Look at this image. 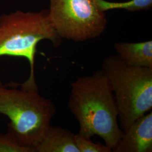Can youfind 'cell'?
Wrapping results in <instances>:
<instances>
[{"instance_id":"3957f363","label":"cell","mask_w":152,"mask_h":152,"mask_svg":"<svg viewBox=\"0 0 152 152\" xmlns=\"http://www.w3.org/2000/svg\"><path fill=\"white\" fill-rule=\"evenodd\" d=\"M55 113L54 104L38 90L9 87L0 81V114L7 117V131L23 145L35 148Z\"/></svg>"},{"instance_id":"ba28073f","label":"cell","mask_w":152,"mask_h":152,"mask_svg":"<svg viewBox=\"0 0 152 152\" xmlns=\"http://www.w3.org/2000/svg\"><path fill=\"white\" fill-rule=\"evenodd\" d=\"M114 48L126 64L152 68V41L140 42H117Z\"/></svg>"},{"instance_id":"30bf717a","label":"cell","mask_w":152,"mask_h":152,"mask_svg":"<svg viewBox=\"0 0 152 152\" xmlns=\"http://www.w3.org/2000/svg\"><path fill=\"white\" fill-rule=\"evenodd\" d=\"M0 152H36L35 148L22 144L11 132L0 134Z\"/></svg>"},{"instance_id":"52a82bcc","label":"cell","mask_w":152,"mask_h":152,"mask_svg":"<svg viewBox=\"0 0 152 152\" xmlns=\"http://www.w3.org/2000/svg\"><path fill=\"white\" fill-rule=\"evenodd\" d=\"M36 152H80L71 131L50 125L43 137L35 147Z\"/></svg>"},{"instance_id":"9c48e42d","label":"cell","mask_w":152,"mask_h":152,"mask_svg":"<svg viewBox=\"0 0 152 152\" xmlns=\"http://www.w3.org/2000/svg\"><path fill=\"white\" fill-rule=\"evenodd\" d=\"M100 10L103 12L113 10L123 9L129 11L151 10L152 0H130L125 2H109L105 0H93Z\"/></svg>"},{"instance_id":"5b68a950","label":"cell","mask_w":152,"mask_h":152,"mask_svg":"<svg viewBox=\"0 0 152 152\" xmlns=\"http://www.w3.org/2000/svg\"><path fill=\"white\" fill-rule=\"evenodd\" d=\"M49 19L60 38L85 42L100 36L107 20L93 0H50Z\"/></svg>"},{"instance_id":"6da1fadb","label":"cell","mask_w":152,"mask_h":152,"mask_svg":"<svg viewBox=\"0 0 152 152\" xmlns=\"http://www.w3.org/2000/svg\"><path fill=\"white\" fill-rule=\"evenodd\" d=\"M68 108L80 125L79 134L98 136L112 151L123 134L113 90L102 69L71 83Z\"/></svg>"},{"instance_id":"8992f818","label":"cell","mask_w":152,"mask_h":152,"mask_svg":"<svg viewBox=\"0 0 152 152\" xmlns=\"http://www.w3.org/2000/svg\"><path fill=\"white\" fill-rule=\"evenodd\" d=\"M112 152H152V110L124 131L120 141Z\"/></svg>"},{"instance_id":"7a4b0ae2","label":"cell","mask_w":152,"mask_h":152,"mask_svg":"<svg viewBox=\"0 0 152 152\" xmlns=\"http://www.w3.org/2000/svg\"><path fill=\"white\" fill-rule=\"evenodd\" d=\"M49 40L55 46L62 38L55 31L49 19L48 10L39 12L17 10L0 15V57L24 58L28 60L30 72L20 87L38 90L35 80L34 61L38 43Z\"/></svg>"},{"instance_id":"277c9868","label":"cell","mask_w":152,"mask_h":152,"mask_svg":"<svg viewBox=\"0 0 152 152\" xmlns=\"http://www.w3.org/2000/svg\"><path fill=\"white\" fill-rule=\"evenodd\" d=\"M102 69L114 93L124 131L152 110V68L127 65L116 55L105 58Z\"/></svg>"},{"instance_id":"8fae6325","label":"cell","mask_w":152,"mask_h":152,"mask_svg":"<svg viewBox=\"0 0 152 152\" xmlns=\"http://www.w3.org/2000/svg\"><path fill=\"white\" fill-rule=\"evenodd\" d=\"M76 145L80 152H112V150L105 144L95 143L91 138L82 136L79 133L75 134Z\"/></svg>"}]
</instances>
